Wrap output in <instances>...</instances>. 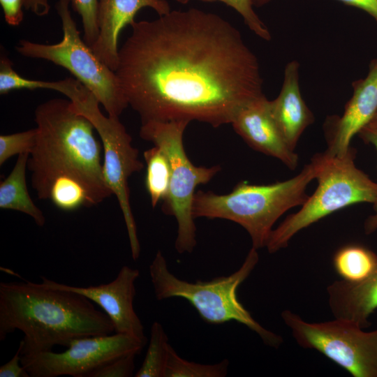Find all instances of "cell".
<instances>
[{
  "label": "cell",
  "instance_id": "1",
  "mask_svg": "<svg viewBox=\"0 0 377 377\" xmlns=\"http://www.w3.org/2000/svg\"><path fill=\"white\" fill-rule=\"evenodd\" d=\"M131 27L115 73L142 124L198 121L216 128L264 95L256 56L220 15L191 8Z\"/></svg>",
  "mask_w": 377,
  "mask_h": 377
},
{
  "label": "cell",
  "instance_id": "2",
  "mask_svg": "<svg viewBox=\"0 0 377 377\" xmlns=\"http://www.w3.org/2000/svg\"><path fill=\"white\" fill-rule=\"evenodd\" d=\"M34 120L36 139L27 169L39 199L71 212L98 205L112 195L104 179L96 130L70 100L40 104Z\"/></svg>",
  "mask_w": 377,
  "mask_h": 377
},
{
  "label": "cell",
  "instance_id": "3",
  "mask_svg": "<svg viewBox=\"0 0 377 377\" xmlns=\"http://www.w3.org/2000/svg\"><path fill=\"white\" fill-rule=\"evenodd\" d=\"M17 330L24 334L21 358L114 332L110 318L81 294L43 282H1L0 341Z\"/></svg>",
  "mask_w": 377,
  "mask_h": 377
},
{
  "label": "cell",
  "instance_id": "4",
  "mask_svg": "<svg viewBox=\"0 0 377 377\" xmlns=\"http://www.w3.org/2000/svg\"><path fill=\"white\" fill-rule=\"evenodd\" d=\"M320 163L318 154L298 175L286 181L266 185L241 182L227 194L198 191L193 197V216L232 221L247 231L252 247H265L279 218L308 199L306 189L316 179Z\"/></svg>",
  "mask_w": 377,
  "mask_h": 377
},
{
  "label": "cell",
  "instance_id": "5",
  "mask_svg": "<svg viewBox=\"0 0 377 377\" xmlns=\"http://www.w3.org/2000/svg\"><path fill=\"white\" fill-rule=\"evenodd\" d=\"M258 260L257 249L251 247L241 267L231 274L191 283L170 272L162 252L158 251L149 272L158 300L171 297L185 299L205 323L219 325L237 321L258 334L265 345L277 348L283 342L282 337L257 322L237 295L238 288L251 274Z\"/></svg>",
  "mask_w": 377,
  "mask_h": 377
},
{
  "label": "cell",
  "instance_id": "6",
  "mask_svg": "<svg viewBox=\"0 0 377 377\" xmlns=\"http://www.w3.org/2000/svg\"><path fill=\"white\" fill-rule=\"evenodd\" d=\"M56 91L71 101L73 109L85 117L97 131L103 147V171L106 184L114 195L122 212L131 255L140 256V245L129 198L128 179L140 172L144 164L138 149L132 145V138L119 117L104 115L100 103L80 81L66 77L57 82Z\"/></svg>",
  "mask_w": 377,
  "mask_h": 377
},
{
  "label": "cell",
  "instance_id": "7",
  "mask_svg": "<svg viewBox=\"0 0 377 377\" xmlns=\"http://www.w3.org/2000/svg\"><path fill=\"white\" fill-rule=\"evenodd\" d=\"M355 154L351 147L341 157L331 156L325 151L320 154L315 192L300 211L272 230L265 246L269 253L286 248L298 232L339 209L360 202H377V183L356 167Z\"/></svg>",
  "mask_w": 377,
  "mask_h": 377
},
{
  "label": "cell",
  "instance_id": "8",
  "mask_svg": "<svg viewBox=\"0 0 377 377\" xmlns=\"http://www.w3.org/2000/svg\"><path fill=\"white\" fill-rule=\"evenodd\" d=\"M70 3V0H58L56 4L63 31L59 43L20 40L15 49L22 56L47 60L66 68L94 95L108 115L119 117L128 104L118 77L81 38Z\"/></svg>",
  "mask_w": 377,
  "mask_h": 377
},
{
  "label": "cell",
  "instance_id": "9",
  "mask_svg": "<svg viewBox=\"0 0 377 377\" xmlns=\"http://www.w3.org/2000/svg\"><path fill=\"white\" fill-rule=\"evenodd\" d=\"M188 124L186 121H147L142 124L140 130L142 139L160 147L170 164L169 192L162 210L177 221L175 247L179 253H191L196 246V227L192 214L195 188L208 183L221 170L218 165L196 166L189 160L183 144Z\"/></svg>",
  "mask_w": 377,
  "mask_h": 377
},
{
  "label": "cell",
  "instance_id": "10",
  "mask_svg": "<svg viewBox=\"0 0 377 377\" xmlns=\"http://www.w3.org/2000/svg\"><path fill=\"white\" fill-rule=\"evenodd\" d=\"M281 315L302 348L318 350L353 377H377V330L338 318L309 323L290 310Z\"/></svg>",
  "mask_w": 377,
  "mask_h": 377
},
{
  "label": "cell",
  "instance_id": "11",
  "mask_svg": "<svg viewBox=\"0 0 377 377\" xmlns=\"http://www.w3.org/2000/svg\"><path fill=\"white\" fill-rule=\"evenodd\" d=\"M147 343L122 333L86 337L73 340L64 352L52 350L21 358V364L31 377H88L119 357L140 353Z\"/></svg>",
  "mask_w": 377,
  "mask_h": 377
},
{
  "label": "cell",
  "instance_id": "12",
  "mask_svg": "<svg viewBox=\"0 0 377 377\" xmlns=\"http://www.w3.org/2000/svg\"><path fill=\"white\" fill-rule=\"evenodd\" d=\"M139 276L138 269L124 265L114 280L97 286H75L45 276L41 279L43 283L77 293L97 304L111 320L115 333L128 334L147 341L143 325L133 308L135 282Z\"/></svg>",
  "mask_w": 377,
  "mask_h": 377
},
{
  "label": "cell",
  "instance_id": "13",
  "mask_svg": "<svg viewBox=\"0 0 377 377\" xmlns=\"http://www.w3.org/2000/svg\"><path fill=\"white\" fill-rule=\"evenodd\" d=\"M352 85L353 94L342 115L327 121L328 148L325 152L331 156H345L353 138L377 112V57L370 62L367 76Z\"/></svg>",
  "mask_w": 377,
  "mask_h": 377
},
{
  "label": "cell",
  "instance_id": "14",
  "mask_svg": "<svg viewBox=\"0 0 377 377\" xmlns=\"http://www.w3.org/2000/svg\"><path fill=\"white\" fill-rule=\"evenodd\" d=\"M231 124L235 132L253 149L281 161L294 170L298 156L281 135L265 95L243 106L235 115Z\"/></svg>",
  "mask_w": 377,
  "mask_h": 377
},
{
  "label": "cell",
  "instance_id": "15",
  "mask_svg": "<svg viewBox=\"0 0 377 377\" xmlns=\"http://www.w3.org/2000/svg\"><path fill=\"white\" fill-rule=\"evenodd\" d=\"M151 8L159 15L171 10L164 0H98V35L91 47L96 55L115 72L119 62L118 38L122 29L131 25L137 13Z\"/></svg>",
  "mask_w": 377,
  "mask_h": 377
},
{
  "label": "cell",
  "instance_id": "16",
  "mask_svg": "<svg viewBox=\"0 0 377 377\" xmlns=\"http://www.w3.org/2000/svg\"><path fill=\"white\" fill-rule=\"evenodd\" d=\"M300 64L291 61L285 67L282 87L279 96L269 101L271 114L289 147L295 151L304 130L314 121L299 86Z\"/></svg>",
  "mask_w": 377,
  "mask_h": 377
},
{
  "label": "cell",
  "instance_id": "17",
  "mask_svg": "<svg viewBox=\"0 0 377 377\" xmlns=\"http://www.w3.org/2000/svg\"><path fill=\"white\" fill-rule=\"evenodd\" d=\"M328 304L335 318L351 321L363 329L377 309V268L357 282L337 280L327 288Z\"/></svg>",
  "mask_w": 377,
  "mask_h": 377
},
{
  "label": "cell",
  "instance_id": "18",
  "mask_svg": "<svg viewBox=\"0 0 377 377\" xmlns=\"http://www.w3.org/2000/svg\"><path fill=\"white\" fill-rule=\"evenodd\" d=\"M29 156V153L18 155L11 172L1 182L0 208L24 213L31 216L37 226L42 227L45 223V217L30 197L26 181Z\"/></svg>",
  "mask_w": 377,
  "mask_h": 377
},
{
  "label": "cell",
  "instance_id": "19",
  "mask_svg": "<svg viewBox=\"0 0 377 377\" xmlns=\"http://www.w3.org/2000/svg\"><path fill=\"white\" fill-rule=\"evenodd\" d=\"M333 265L341 279L349 282L360 281L377 268V254L363 245L347 244L336 251Z\"/></svg>",
  "mask_w": 377,
  "mask_h": 377
},
{
  "label": "cell",
  "instance_id": "20",
  "mask_svg": "<svg viewBox=\"0 0 377 377\" xmlns=\"http://www.w3.org/2000/svg\"><path fill=\"white\" fill-rule=\"evenodd\" d=\"M143 156L146 163L145 187L154 208L168 194L170 164L164 151L156 145L145 151Z\"/></svg>",
  "mask_w": 377,
  "mask_h": 377
},
{
  "label": "cell",
  "instance_id": "21",
  "mask_svg": "<svg viewBox=\"0 0 377 377\" xmlns=\"http://www.w3.org/2000/svg\"><path fill=\"white\" fill-rule=\"evenodd\" d=\"M170 343L161 323L154 322L145 360L135 377H164Z\"/></svg>",
  "mask_w": 377,
  "mask_h": 377
},
{
  "label": "cell",
  "instance_id": "22",
  "mask_svg": "<svg viewBox=\"0 0 377 377\" xmlns=\"http://www.w3.org/2000/svg\"><path fill=\"white\" fill-rule=\"evenodd\" d=\"M228 366V359L212 364L188 361L181 357L170 345L164 377H225Z\"/></svg>",
  "mask_w": 377,
  "mask_h": 377
},
{
  "label": "cell",
  "instance_id": "23",
  "mask_svg": "<svg viewBox=\"0 0 377 377\" xmlns=\"http://www.w3.org/2000/svg\"><path fill=\"white\" fill-rule=\"evenodd\" d=\"M50 88V81L29 80L18 74L13 68V63L4 54L0 59V94H6L16 89H37Z\"/></svg>",
  "mask_w": 377,
  "mask_h": 377
},
{
  "label": "cell",
  "instance_id": "24",
  "mask_svg": "<svg viewBox=\"0 0 377 377\" xmlns=\"http://www.w3.org/2000/svg\"><path fill=\"white\" fill-rule=\"evenodd\" d=\"M36 139V130L0 135V165L15 155L30 154Z\"/></svg>",
  "mask_w": 377,
  "mask_h": 377
},
{
  "label": "cell",
  "instance_id": "25",
  "mask_svg": "<svg viewBox=\"0 0 377 377\" xmlns=\"http://www.w3.org/2000/svg\"><path fill=\"white\" fill-rule=\"evenodd\" d=\"M178 3L186 4L191 0H175ZM202 1H221L235 9L243 18L247 27L258 37L265 40L271 39V34L265 23L260 20L253 10L251 0H200Z\"/></svg>",
  "mask_w": 377,
  "mask_h": 377
},
{
  "label": "cell",
  "instance_id": "26",
  "mask_svg": "<svg viewBox=\"0 0 377 377\" xmlns=\"http://www.w3.org/2000/svg\"><path fill=\"white\" fill-rule=\"evenodd\" d=\"M72 7L80 16L83 31V39L91 47L98 35V0H70Z\"/></svg>",
  "mask_w": 377,
  "mask_h": 377
},
{
  "label": "cell",
  "instance_id": "27",
  "mask_svg": "<svg viewBox=\"0 0 377 377\" xmlns=\"http://www.w3.org/2000/svg\"><path fill=\"white\" fill-rule=\"evenodd\" d=\"M135 354L119 357L92 371L88 377H129L135 369Z\"/></svg>",
  "mask_w": 377,
  "mask_h": 377
},
{
  "label": "cell",
  "instance_id": "28",
  "mask_svg": "<svg viewBox=\"0 0 377 377\" xmlns=\"http://www.w3.org/2000/svg\"><path fill=\"white\" fill-rule=\"evenodd\" d=\"M5 20L10 26H18L23 20V0H0Z\"/></svg>",
  "mask_w": 377,
  "mask_h": 377
},
{
  "label": "cell",
  "instance_id": "29",
  "mask_svg": "<svg viewBox=\"0 0 377 377\" xmlns=\"http://www.w3.org/2000/svg\"><path fill=\"white\" fill-rule=\"evenodd\" d=\"M0 377H30L21 364L19 348L11 360L0 367Z\"/></svg>",
  "mask_w": 377,
  "mask_h": 377
},
{
  "label": "cell",
  "instance_id": "30",
  "mask_svg": "<svg viewBox=\"0 0 377 377\" xmlns=\"http://www.w3.org/2000/svg\"><path fill=\"white\" fill-rule=\"evenodd\" d=\"M346 5L360 8L370 15L377 22V0H337Z\"/></svg>",
  "mask_w": 377,
  "mask_h": 377
},
{
  "label": "cell",
  "instance_id": "31",
  "mask_svg": "<svg viewBox=\"0 0 377 377\" xmlns=\"http://www.w3.org/2000/svg\"><path fill=\"white\" fill-rule=\"evenodd\" d=\"M24 7L38 16L49 13L50 6L48 0H23Z\"/></svg>",
  "mask_w": 377,
  "mask_h": 377
},
{
  "label": "cell",
  "instance_id": "32",
  "mask_svg": "<svg viewBox=\"0 0 377 377\" xmlns=\"http://www.w3.org/2000/svg\"><path fill=\"white\" fill-rule=\"evenodd\" d=\"M358 134L365 143L373 145L377 151V124H367Z\"/></svg>",
  "mask_w": 377,
  "mask_h": 377
},
{
  "label": "cell",
  "instance_id": "33",
  "mask_svg": "<svg viewBox=\"0 0 377 377\" xmlns=\"http://www.w3.org/2000/svg\"><path fill=\"white\" fill-rule=\"evenodd\" d=\"M374 214L367 218L364 223V230L367 235H370L377 230V202L374 204Z\"/></svg>",
  "mask_w": 377,
  "mask_h": 377
},
{
  "label": "cell",
  "instance_id": "34",
  "mask_svg": "<svg viewBox=\"0 0 377 377\" xmlns=\"http://www.w3.org/2000/svg\"><path fill=\"white\" fill-rule=\"evenodd\" d=\"M251 1H252L253 6L261 7L269 3L272 0H251Z\"/></svg>",
  "mask_w": 377,
  "mask_h": 377
},
{
  "label": "cell",
  "instance_id": "35",
  "mask_svg": "<svg viewBox=\"0 0 377 377\" xmlns=\"http://www.w3.org/2000/svg\"><path fill=\"white\" fill-rule=\"evenodd\" d=\"M369 123L377 124V112Z\"/></svg>",
  "mask_w": 377,
  "mask_h": 377
},
{
  "label": "cell",
  "instance_id": "36",
  "mask_svg": "<svg viewBox=\"0 0 377 377\" xmlns=\"http://www.w3.org/2000/svg\"><path fill=\"white\" fill-rule=\"evenodd\" d=\"M164 1H167V0H164Z\"/></svg>",
  "mask_w": 377,
  "mask_h": 377
}]
</instances>
